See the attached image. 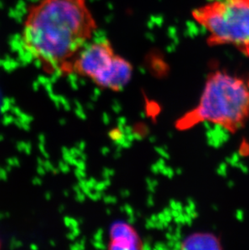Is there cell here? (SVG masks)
<instances>
[{"label": "cell", "instance_id": "obj_5", "mask_svg": "<svg viewBox=\"0 0 249 250\" xmlns=\"http://www.w3.org/2000/svg\"><path fill=\"white\" fill-rule=\"evenodd\" d=\"M110 250H141L143 243L137 231L129 224L118 222L113 224L109 231Z\"/></svg>", "mask_w": 249, "mask_h": 250}, {"label": "cell", "instance_id": "obj_4", "mask_svg": "<svg viewBox=\"0 0 249 250\" xmlns=\"http://www.w3.org/2000/svg\"><path fill=\"white\" fill-rule=\"evenodd\" d=\"M71 74L93 81L97 86L119 92L131 80L133 66L127 59L116 54L107 39L90 41L76 55Z\"/></svg>", "mask_w": 249, "mask_h": 250}, {"label": "cell", "instance_id": "obj_2", "mask_svg": "<svg viewBox=\"0 0 249 250\" xmlns=\"http://www.w3.org/2000/svg\"><path fill=\"white\" fill-rule=\"evenodd\" d=\"M249 117V83L225 71H215L207 77L198 104L176 121V128L186 130L209 123L235 131Z\"/></svg>", "mask_w": 249, "mask_h": 250}, {"label": "cell", "instance_id": "obj_1", "mask_svg": "<svg viewBox=\"0 0 249 250\" xmlns=\"http://www.w3.org/2000/svg\"><path fill=\"white\" fill-rule=\"evenodd\" d=\"M97 29L87 0H38L26 12L20 49L45 72L68 75Z\"/></svg>", "mask_w": 249, "mask_h": 250}, {"label": "cell", "instance_id": "obj_6", "mask_svg": "<svg viewBox=\"0 0 249 250\" xmlns=\"http://www.w3.org/2000/svg\"><path fill=\"white\" fill-rule=\"evenodd\" d=\"M221 242L214 234L197 232L191 234L181 243L184 250H220Z\"/></svg>", "mask_w": 249, "mask_h": 250}, {"label": "cell", "instance_id": "obj_3", "mask_svg": "<svg viewBox=\"0 0 249 250\" xmlns=\"http://www.w3.org/2000/svg\"><path fill=\"white\" fill-rule=\"evenodd\" d=\"M192 17L208 33L209 46L230 45L249 57V0H213Z\"/></svg>", "mask_w": 249, "mask_h": 250}]
</instances>
